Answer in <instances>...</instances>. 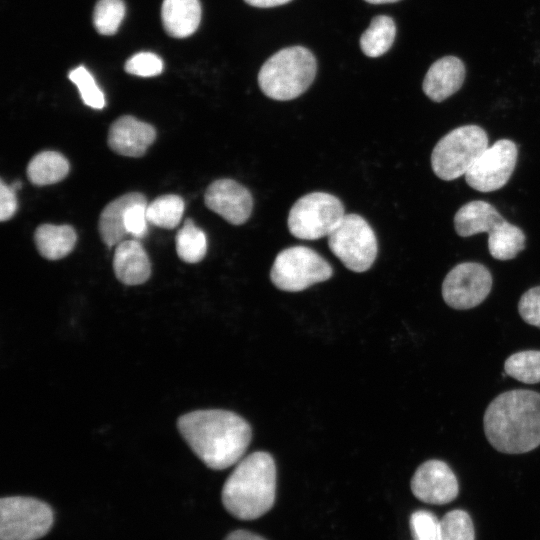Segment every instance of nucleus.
<instances>
[{
  "label": "nucleus",
  "mask_w": 540,
  "mask_h": 540,
  "mask_svg": "<svg viewBox=\"0 0 540 540\" xmlns=\"http://www.w3.org/2000/svg\"><path fill=\"white\" fill-rule=\"evenodd\" d=\"M177 427L196 456L214 470L238 463L252 438V429L244 418L222 409L186 413L179 417Z\"/></svg>",
  "instance_id": "f257e3e1"
},
{
  "label": "nucleus",
  "mask_w": 540,
  "mask_h": 540,
  "mask_svg": "<svg viewBox=\"0 0 540 540\" xmlns=\"http://www.w3.org/2000/svg\"><path fill=\"white\" fill-rule=\"evenodd\" d=\"M484 431L499 452L521 454L540 445V393L515 389L499 394L484 414Z\"/></svg>",
  "instance_id": "f03ea898"
},
{
  "label": "nucleus",
  "mask_w": 540,
  "mask_h": 540,
  "mask_svg": "<svg viewBox=\"0 0 540 540\" xmlns=\"http://www.w3.org/2000/svg\"><path fill=\"white\" fill-rule=\"evenodd\" d=\"M275 495V461L269 453L257 451L237 463L223 485L221 497L231 515L254 520L273 507Z\"/></svg>",
  "instance_id": "7ed1b4c3"
},
{
  "label": "nucleus",
  "mask_w": 540,
  "mask_h": 540,
  "mask_svg": "<svg viewBox=\"0 0 540 540\" xmlns=\"http://www.w3.org/2000/svg\"><path fill=\"white\" fill-rule=\"evenodd\" d=\"M316 70V59L307 48L288 47L272 55L262 65L258 84L261 91L273 100H292L309 88Z\"/></svg>",
  "instance_id": "20e7f679"
},
{
  "label": "nucleus",
  "mask_w": 540,
  "mask_h": 540,
  "mask_svg": "<svg viewBox=\"0 0 540 540\" xmlns=\"http://www.w3.org/2000/svg\"><path fill=\"white\" fill-rule=\"evenodd\" d=\"M487 148L488 136L481 127L465 125L455 128L435 145L431 154L433 172L446 181L465 176Z\"/></svg>",
  "instance_id": "39448f33"
},
{
  "label": "nucleus",
  "mask_w": 540,
  "mask_h": 540,
  "mask_svg": "<svg viewBox=\"0 0 540 540\" xmlns=\"http://www.w3.org/2000/svg\"><path fill=\"white\" fill-rule=\"evenodd\" d=\"M344 216V206L336 196L325 192H312L293 204L287 225L294 237L317 240L328 237Z\"/></svg>",
  "instance_id": "423d86ee"
},
{
  "label": "nucleus",
  "mask_w": 540,
  "mask_h": 540,
  "mask_svg": "<svg viewBox=\"0 0 540 540\" xmlns=\"http://www.w3.org/2000/svg\"><path fill=\"white\" fill-rule=\"evenodd\" d=\"M331 265L316 251L305 246L282 250L271 268L272 283L280 290L299 292L331 278Z\"/></svg>",
  "instance_id": "0eeeda50"
},
{
  "label": "nucleus",
  "mask_w": 540,
  "mask_h": 540,
  "mask_svg": "<svg viewBox=\"0 0 540 540\" xmlns=\"http://www.w3.org/2000/svg\"><path fill=\"white\" fill-rule=\"evenodd\" d=\"M332 253L354 272H365L374 263L378 245L375 233L360 215L347 214L328 236Z\"/></svg>",
  "instance_id": "6e6552de"
},
{
  "label": "nucleus",
  "mask_w": 540,
  "mask_h": 540,
  "mask_svg": "<svg viewBox=\"0 0 540 540\" xmlns=\"http://www.w3.org/2000/svg\"><path fill=\"white\" fill-rule=\"evenodd\" d=\"M53 512L45 502L30 497L0 500V539L36 540L51 528Z\"/></svg>",
  "instance_id": "1a4fd4ad"
},
{
  "label": "nucleus",
  "mask_w": 540,
  "mask_h": 540,
  "mask_svg": "<svg viewBox=\"0 0 540 540\" xmlns=\"http://www.w3.org/2000/svg\"><path fill=\"white\" fill-rule=\"evenodd\" d=\"M492 287V276L482 264H458L446 275L442 284L445 303L458 310L473 308L482 303Z\"/></svg>",
  "instance_id": "9d476101"
},
{
  "label": "nucleus",
  "mask_w": 540,
  "mask_h": 540,
  "mask_svg": "<svg viewBox=\"0 0 540 540\" xmlns=\"http://www.w3.org/2000/svg\"><path fill=\"white\" fill-rule=\"evenodd\" d=\"M517 155V147L513 141L498 140L488 146L467 171V184L480 192H492L502 188L514 171Z\"/></svg>",
  "instance_id": "9b49d317"
},
{
  "label": "nucleus",
  "mask_w": 540,
  "mask_h": 540,
  "mask_svg": "<svg viewBox=\"0 0 540 540\" xmlns=\"http://www.w3.org/2000/svg\"><path fill=\"white\" fill-rule=\"evenodd\" d=\"M410 487L417 499L435 505L452 502L459 492L454 472L445 462L437 459L425 461L416 469Z\"/></svg>",
  "instance_id": "f8f14e48"
},
{
  "label": "nucleus",
  "mask_w": 540,
  "mask_h": 540,
  "mask_svg": "<svg viewBox=\"0 0 540 540\" xmlns=\"http://www.w3.org/2000/svg\"><path fill=\"white\" fill-rule=\"evenodd\" d=\"M204 202L208 209L232 225H242L250 217L253 197L250 191L235 180L213 181L206 189Z\"/></svg>",
  "instance_id": "ddd939ff"
},
{
  "label": "nucleus",
  "mask_w": 540,
  "mask_h": 540,
  "mask_svg": "<svg viewBox=\"0 0 540 540\" xmlns=\"http://www.w3.org/2000/svg\"><path fill=\"white\" fill-rule=\"evenodd\" d=\"M156 139L155 128L137 118L124 115L116 119L108 132V145L119 155L141 157Z\"/></svg>",
  "instance_id": "4468645a"
},
{
  "label": "nucleus",
  "mask_w": 540,
  "mask_h": 540,
  "mask_svg": "<svg viewBox=\"0 0 540 540\" xmlns=\"http://www.w3.org/2000/svg\"><path fill=\"white\" fill-rule=\"evenodd\" d=\"M465 67L455 56H445L435 61L423 80V92L434 102H442L463 85Z\"/></svg>",
  "instance_id": "2eb2a0df"
},
{
  "label": "nucleus",
  "mask_w": 540,
  "mask_h": 540,
  "mask_svg": "<svg viewBox=\"0 0 540 540\" xmlns=\"http://www.w3.org/2000/svg\"><path fill=\"white\" fill-rule=\"evenodd\" d=\"M113 269L116 278L129 286L143 284L151 275L149 257L138 240H123L116 245Z\"/></svg>",
  "instance_id": "dca6fc26"
},
{
  "label": "nucleus",
  "mask_w": 540,
  "mask_h": 540,
  "mask_svg": "<svg viewBox=\"0 0 540 540\" xmlns=\"http://www.w3.org/2000/svg\"><path fill=\"white\" fill-rule=\"evenodd\" d=\"M146 202V197L142 193L130 192L114 199L103 208L98 221V230L102 241L108 247L117 245L128 234L124 223L127 209L133 204Z\"/></svg>",
  "instance_id": "f3484780"
},
{
  "label": "nucleus",
  "mask_w": 540,
  "mask_h": 540,
  "mask_svg": "<svg viewBox=\"0 0 540 540\" xmlns=\"http://www.w3.org/2000/svg\"><path fill=\"white\" fill-rule=\"evenodd\" d=\"M161 20L166 33L174 38L192 35L201 20L199 0H163Z\"/></svg>",
  "instance_id": "a211bd4d"
},
{
  "label": "nucleus",
  "mask_w": 540,
  "mask_h": 540,
  "mask_svg": "<svg viewBox=\"0 0 540 540\" xmlns=\"http://www.w3.org/2000/svg\"><path fill=\"white\" fill-rule=\"evenodd\" d=\"M505 219L491 204L475 200L463 205L455 214L454 227L458 235L469 237L489 233Z\"/></svg>",
  "instance_id": "6ab92c4d"
},
{
  "label": "nucleus",
  "mask_w": 540,
  "mask_h": 540,
  "mask_svg": "<svg viewBox=\"0 0 540 540\" xmlns=\"http://www.w3.org/2000/svg\"><path fill=\"white\" fill-rule=\"evenodd\" d=\"M77 241L74 228L70 225L42 224L34 232V242L41 256L48 260L66 257Z\"/></svg>",
  "instance_id": "aec40b11"
},
{
  "label": "nucleus",
  "mask_w": 540,
  "mask_h": 540,
  "mask_svg": "<svg viewBox=\"0 0 540 540\" xmlns=\"http://www.w3.org/2000/svg\"><path fill=\"white\" fill-rule=\"evenodd\" d=\"M68 160L57 151H42L28 163L27 177L36 186L51 185L63 180L69 173Z\"/></svg>",
  "instance_id": "412c9836"
},
{
  "label": "nucleus",
  "mask_w": 540,
  "mask_h": 540,
  "mask_svg": "<svg viewBox=\"0 0 540 540\" xmlns=\"http://www.w3.org/2000/svg\"><path fill=\"white\" fill-rule=\"evenodd\" d=\"M523 231L503 221L488 233V249L491 256L498 260H510L525 248Z\"/></svg>",
  "instance_id": "4be33fe9"
},
{
  "label": "nucleus",
  "mask_w": 540,
  "mask_h": 540,
  "mask_svg": "<svg viewBox=\"0 0 540 540\" xmlns=\"http://www.w3.org/2000/svg\"><path fill=\"white\" fill-rule=\"evenodd\" d=\"M395 35L393 19L386 15L376 16L360 37L361 50L368 57H379L392 46Z\"/></svg>",
  "instance_id": "5701e85b"
},
{
  "label": "nucleus",
  "mask_w": 540,
  "mask_h": 540,
  "mask_svg": "<svg viewBox=\"0 0 540 540\" xmlns=\"http://www.w3.org/2000/svg\"><path fill=\"white\" fill-rule=\"evenodd\" d=\"M175 243L179 258L186 263H198L206 255L207 237L192 219L185 220L176 234Z\"/></svg>",
  "instance_id": "b1692460"
},
{
  "label": "nucleus",
  "mask_w": 540,
  "mask_h": 540,
  "mask_svg": "<svg viewBox=\"0 0 540 540\" xmlns=\"http://www.w3.org/2000/svg\"><path fill=\"white\" fill-rule=\"evenodd\" d=\"M184 207V200L178 195L159 196L147 205V220L154 226L173 229L181 222Z\"/></svg>",
  "instance_id": "393cba45"
},
{
  "label": "nucleus",
  "mask_w": 540,
  "mask_h": 540,
  "mask_svg": "<svg viewBox=\"0 0 540 540\" xmlns=\"http://www.w3.org/2000/svg\"><path fill=\"white\" fill-rule=\"evenodd\" d=\"M507 375L526 384L540 382V351L526 350L509 356L504 363Z\"/></svg>",
  "instance_id": "a878e982"
},
{
  "label": "nucleus",
  "mask_w": 540,
  "mask_h": 540,
  "mask_svg": "<svg viewBox=\"0 0 540 540\" xmlns=\"http://www.w3.org/2000/svg\"><path fill=\"white\" fill-rule=\"evenodd\" d=\"M125 16L123 0H99L93 12V24L102 35L115 34Z\"/></svg>",
  "instance_id": "bb28decb"
},
{
  "label": "nucleus",
  "mask_w": 540,
  "mask_h": 540,
  "mask_svg": "<svg viewBox=\"0 0 540 540\" xmlns=\"http://www.w3.org/2000/svg\"><path fill=\"white\" fill-rule=\"evenodd\" d=\"M439 540H475L470 515L461 509L447 512L440 519Z\"/></svg>",
  "instance_id": "cd10ccee"
},
{
  "label": "nucleus",
  "mask_w": 540,
  "mask_h": 540,
  "mask_svg": "<svg viewBox=\"0 0 540 540\" xmlns=\"http://www.w3.org/2000/svg\"><path fill=\"white\" fill-rule=\"evenodd\" d=\"M80 93L85 105L93 109H102L105 107V96L91 73L83 66L71 70L68 75Z\"/></svg>",
  "instance_id": "c85d7f7f"
},
{
  "label": "nucleus",
  "mask_w": 540,
  "mask_h": 540,
  "mask_svg": "<svg viewBox=\"0 0 540 540\" xmlns=\"http://www.w3.org/2000/svg\"><path fill=\"white\" fill-rule=\"evenodd\" d=\"M409 526L414 540H439L440 520L428 510L414 511Z\"/></svg>",
  "instance_id": "c756f323"
},
{
  "label": "nucleus",
  "mask_w": 540,
  "mask_h": 540,
  "mask_svg": "<svg viewBox=\"0 0 540 540\" xmlns=\"http://www.w3.org/2000/svg\"><path fill=\"white\" fill-rule=\"evenodd\" d=\"M125 71L139 77H153L163 70L162 59L152 52L134 54L125 63Z\"/></svg>",
  "instance_id": "7c9ffc66"
},
{
  "label": "nucleus",
  "mask_w": 540,
  "mask_h": 540,
  "mask_svg": "<svg viewBox=\"0 0 540 540\" xmlns=\"http://www.w3.org/2000/svg\"><path fill=\"white\" fill-rule=\"evenodd\" d=\"M518 310L526 323L540 328V286L527 290L521 296Z\"/></svg>",
  "instance_id": "2f4dec72"
},
{
  "label": "nucleus",
  "mask_w": 540,
  "mask_h": 540,
  "mask_svg": "<svg viewBox=\"0 0 540 540\" xmlns=\"http://www.w3.org/2000/svg\"><path fill=\"white\" fill-rule=\"evenodd\" d=\"M146 203H136L130 206L125 213V228L128 234L140 239L143 238L148 229V220L146 216Z\"/></svg>",
  "instance_id": "473e14b6"
},
{
  "label": "nucleus",
  "mask_w": 540,
  "mask_h": 540,
  "mask_svg": "<svg viewBox=\"0 0 540 540\" xmlns=\"http://www.w3.org/2000/svg\"><path fill=\"white\" fill-rule=\"evenodd\" d=\"M16 192L6 185L3 180L0 181V220L7 221L13 217L17 211Z\"/></svg>",
  "instance_id": "72a5a7b5"
},
{
  "label": "nucleus",
  "mask_w": 540,
  "mask_h": 540,
  "mask_svg": "<svg viewBox=\"0 0 540 540\" xmlns=\"http://www.w3.org/2000/svg\"><path fill=\"white\" fill-rule=\"evenodd\" d=\"M225 540H266L261 536L246 530H236L230 533Z\"/></svg>",
  "instance_id": "f704fd0d"
},
{
  "label": "nucleus",
  "mask_w": 540,
  "mask_h": 540,
  "mask_svg": "<svg viewBox=\"0 0 540 540\" xmlns=\"http://www.w3.org/2000/svg\"><path fill=\"white\" fill-rule=\"evenodd\" d=\"M247 4L259 7V8H269V7H275L279 5L286 4L290 2L291 0H244Z\"/></svg>",
  "instance_id": "c9c22d12"
},
{
  "label": "nucleus",
  "mask_w": 540,
  "mask_h": 540,
  "mask_svg": "<svg viewBox=\"0 0 540 540\" xmlns=\"http://www.w3.org/2000/svg\"><path fill=\"white\" fill-rule=\"evenodd\" d=\"M365 1L371 4H384V3H394L399 0H365Z\"/></svg>",
  "instance_id": "e433bc0d"
},
{
  "label": "nucleus",
  "mask_w": 540,
  "mask_h": 540,
  "mask_svg": "<svg viewBox=\"0 0 540 540\" xmlns=\"http://www.w3.org/2000/svg\"><path fill=\"white\" fill-rule=\"evenodd\" d=\"M21 182L20 181H15L13 182L10 187L15 191L17 192L20 188H21Z\"/></svg>",
  "instance_id": "4c0bfd02"
}]
</instances>
